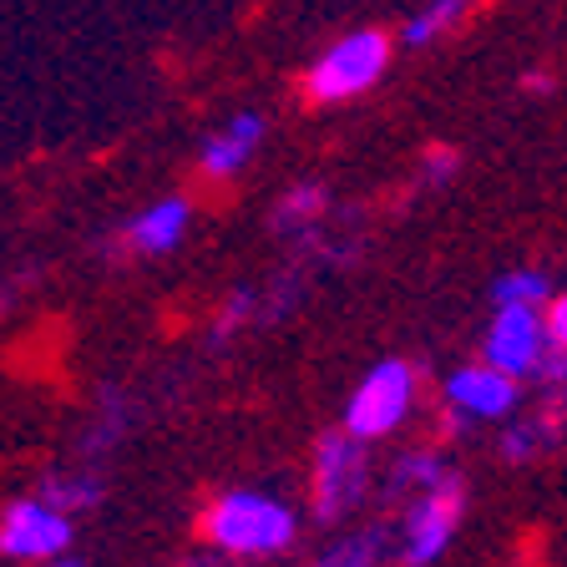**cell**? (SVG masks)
I'll use <instances>...</instances> for the list:
<instances>
[{"label": "cell", "instance_id": "277c9868", "mask_svg": "<svg viewBox=\"0 0 567 567\" xmlns=\"http://www.w3.org/2000/svg\"><path fill=\"white\" fill-rule=\"evenodd\" d=\"M390 41L385 31L375 25H360V31H344L334 47H324L305 71V96L315 106H340V102H354V96H365L370 86L385 82L390 71Z\"/></svg>", "mask_w": 567, "mask_h": 567}, {"label": "cell", "instance_id": "4fadbf2b", "mask_svg": "<svg viewBox=\"0 0 567 567\" xmlns=\"http://www.w3.org/2000/svg\"><path fill=\"white\" fill-rule=\"evenodd\" d=\"M557 436H563V425H557L547 411H537V415H512V421H502L496 451H502V461H512V466H527V461L547 456V451L557 446Z\"/></svg>", "mask_w": 567, "mask_h": 567}, {"label": "cell", "instance_id": "3957f363", "mask_svg": "<svg viewBox=\"0 0 567 567\" xmlns=\"http://www.w3.org/2000/svg\"><path fill=\"white\" fill-rule=\"evenodd\" d=\"M370 486H375V461L365 441H354L340 425L324 431L309 456V512L319 527H344L370 502Z\"/></svg>", "mask_w": 567, "mask_h": 567}, {"label": "cell", "instance_id": "5b68a950", "mask_svg": "<svg viewBox=\"0 0 567 567\" xmlns=\"http://www.w3.org/2000/svg\"><path fill=\"white\" fill-rule=\"evenodd\" d=\"M466 517V482L461 472L431 492L401 502V522L390 527V563L395 567H436L451 553Z\"/></svg>", "mask_w": 567, "mask_h": 567}, {"label": "cell", "instance_id": "603a6c76", "mask_svg": "<svg viewBox=\"0 0 567 567\" xmlns=\"http://www.w3.org/2000/svg\"><path fill=\"white\" fill-rule=\"evenodd\" d=\"M35 567H86V557H76V553H61V557H51V563H35Z\"/></svg>", "mask_w": 567, "mask_h": 567}, {"label": "cell", "instance_id": "8fae6325", "mask_svg": "<svg viewBox=\"0 0 567 567\" xmlns=\"http://www.w3.org/2000/svg\"><path fill=\"white\" fill-rule=\"evenodd\" d=\"M451 476H456V461H451L441 446H411V451H401V456L390 461L385 482H380V496L401 507V502H411V496L451 482Z\"/></svg>", "mask_w": 567, "mask_h": 567}, {"label": "cell", "instance_id": "6da1fadb", "mask_svg": "<svg viewBox=\"0 0 567 567\" xmlns=\"http://www.w3.org/2000/svg\"><path fill=\"white\" fill-rule=\"evenodd\" d=\"M299 507L264 486H228L203 507L198 537L228 563H279L299 543Z\"/></svg>", "mask_w": 567, "mask_h": 567}, {"label": "cell", "instance_id": "d6986e66", "mask_svg": "<svg viewBox=\"0 0 567 567\" xmlns=\"http://www.w3.org/2000/svg\"><path fill=\"white\" fill-rule=\"evenodd\" d=\"M248 324H259V289H234V295L218 305V315H213V330H208V340L213 344H228L234 334H244Z\"/></svg>", "mask_w": 567, "mask_h": 567}, {"label": "cell", "instance_id": "30bf717a", "mask_svg": "<svg viewBox=\"0 0 567 567\" xmlns=\"http://www.w3.org/2000/svg\"><path fill=\"white\" fill-rule=\"evenodd\" d=\"M264 132H269V122H264L259 112H234L224 127L198 142V173L208 177V183H234V177L259 157Z\"/></svg>", "mask_w": 567, "mask_h": 567}, {"label": "cell", "instance_id": "52a82bcc", "mask_svg": "<svg viewBox=\"0 0 567 567\" xmlns=\"http://www.w3.org/2000/svg\"><path fill=\"white\" fill-rule=\"evenodd\" d=\"M522 405V380L502 375L492 365H461L441 380V411H446V431L461 436L466 425H502L512 421Z\"/></svg>", "mask_w": 567, "mask_h": 567}, {"label": "cell", "instance_id": "8992f818", "mask_svg": "<svg viewBox=\"0 0 567 567\" xmlns=\"http://www.w3.org/2000/svg\"><path fill=\"white\" fill-rule=\"evenodd\" d=\"M76 543V517H66L61 507H51L47 496H11L0 507V557L16 567H35L51 557L71 553Z\"/></svg>", "mask_w": 567, "mask_h": 567}, {"label": "cell", "instance_id": "ffe728a7", "mask_svg": "<svg viewBox=\"0 0 567 567\" xmlns=\"http://www.w3.org/2000/svg\"><path fill=\"white\" fill-rule=\"evenodd\" d=\"M456 167H461V153H456V147H431V153L421 157L415 188H446L451 177H456Z\"/></svg>", "mask_w": 567, "mask_h": 567}, {"label": "cell", "instance_id": "5bb4252c", "mask_svg": "<svg viewBox=\"0 0 567 567\" xmlns=\"http://www.w3.org/2000/svg\"><path fill=\"white\" fill-rule=\"evenodd\" d=\"M35 496H47L51 507H61L66 517H82V512H92L96 502H102V476L82 461V466H71V472H47L35 482Z\"/></svg>", "mask_w": 567, "mask_h": 567}, {"label": "cell", "instance_id": "e0dca14e", "mask_svg": "<svg viewBox=\"0 0 567 567\" xmlns=\"http://www.w3.org/2000/svg\"><path fill=\"white\" fill-rule=\"evenodd\" d=\"M127 411H132V401L122 395V390H102L96 421H92V431L82 436V461H86V456H106V451H112L122 436H127V421H132Z\"/></svg>", "mask_w": 567, "mask_h": 567}, {"label": "cell", "instance_id": "ba28073f", "mask_svg": "<svg viewBox=\"0 0 567 567\" xmlns=\"http://www.w3.org/2000/svg\"><path fill=\"white\" fill-rule=\"evenodd\" d=\"M482 365L502 370L512 380H537L547 365V330L543 309L532 305H492V324L482 334Z\"/></svg>", "mask_w": 567, "mask_h": 567}, {"label": "cell", "instance_id": "ac0fdd59", "mask_svg": "<svg viewBox=\"0 0 567 567\" xmlns=\"http://www.w3.org/2000/svg\"><path fill=\"white\" fill-rule=\"evenodd\" d=\"M492 305H532V309H543L547 299H553V274L547 269H507V274H496L492 279Z\"/></svg>", "mask_w": 567, "mask_h": 567}, {"label": "cell", "instance_id": "7402d4cb", "mask_svg": "<svg viewBox=\"0 0 567 567\" xmlns=\"http://www.w3.org/2000/svg\"><path fill=\"white\" fill-rule=\"evenodd\" d=\"M522 92H553V76H547V71H527V76H522Z\"/></svg>", "mask_w": 567, "mask_h": 567}, {"label": "cell", "instance_id": "9c48e42d", "mask_svg": "<svg viewBox=\"0 0 567 567\" xmlns=\"http://www.w3.org/2000/svg\"><path fill=\"white\" fill-rule=\"evenodd\" d=\"M193 228V203L183 193H167V198H153L142 213H132L117 234L106 238V254L112 259H167L183 248Z\"/></svg>", "mask_w": 567, "mask_h": 567}, {"label": "cell", "instance_id": "44dd1931", "mask_svg": "<svg viewBox=\"0 0 567 567\" xmlns=\"http://www.w3.org/2000/svg\"><path fill=\"white\" fill-rule=\"evenodd\" d=\"M543 330H547V350L567 360V295H553V299H547Z\"/></svg>", "mask_w": 567, "mask_h": 567}, {"label": "cell", "instance_id": "7a4b0ae2", "mask_svg": "<svg viewBox=\"0 0 567 567\" xmlns=\"http://www.w3.org/2000/svg\"><path fill=\"white\" fill-rule=\"evenodd\" d=\"M415 401H421V370L405 360V354H385L365 375L354 380V390L344 395L340 411V431H350L354 441L365 446H380L395 431H405L415 415Z\"/></svg>", "mask_w": 567, "mask_h": 567}, {"label": "cell", "instance_id": "2e32d148", "mask_svg": "<svg viewBox=\"0 0 567 567\" xmlns=\"http://www.w3.org/2000/svg\"><path fill=\"white\" fill-rule=\"evenodd\" d=\"M466 11H472V0H425V6L411 11V21L401 25V47H411V51L436 47L441 35H451L466 21Z\"/></svg>", "mask_w": 567, "mask_h": 567}, {"label": "cell", "instance_id": "9a60e30c", "mask_svg": "<svg viewBox=\"0 0 567 567\" xmlns=\"http://www.w3.org/2000/svg\"><path fill=\"white\" fill-rule=\"evenodd\" d=\"M385 563H390V527L375 522V527H365V532L334 537L309 567H385Z\"/></svg>", "mask_w": 567, "mask_h": 567}, {"label": "cell", "instance_id": "7c38bea8", "mask_svg": "<svg viewBox=\"0 0 567 567\" xmlns=\"http://www.w3.org/2000/svg\"><path fill=\"white\" fill-rule=\"evenodd\" d=\"M324 218H330V188H324L319 177H305V183H295V188L279 198V208H274V234L309 238L315 228H324Z\"/></svg>", "mask_w": 567, "mask_h": 567}]
</instances>
